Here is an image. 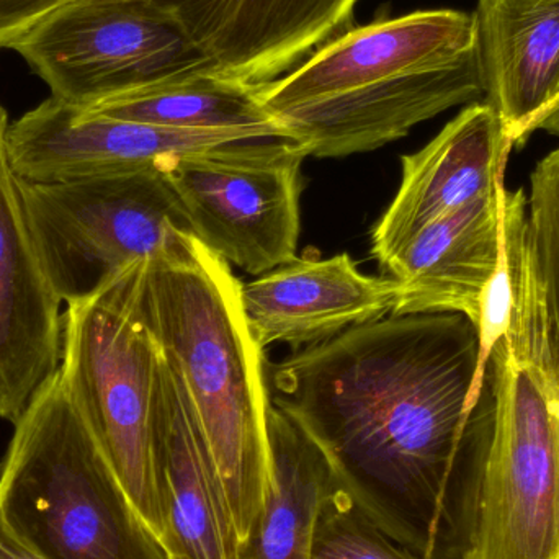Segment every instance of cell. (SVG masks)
<instances>
[{"label":"cell","mask_w":559,"mask_h":559,"mask_svg":"<svg viewBox=\"0 0 559 559\" xmlns=\"http://www.w3.org/2000/svg\"><path fill=\"white\" fill-rule=\"evenodd\" d=\"M271 476L236 559H311L324 499L338 486L318 443L285 413L269 409Z\"/></svg>","instance_id":"cell-18"},{"label":"cell","mask_w":559,"mask_h":559,"mask_svg":"<svg viewBox=\"0 0 559 559\" xmlns=\"http://www.w3.org/2000/svg\"><path fill=\"white\" fill-rule=\"evenodd\" d=\"M514 286L463 433L449 559H559V338L531 282Z\"/></svg>","instance_id":"cell-3"},{"label":"cell","mask_w":559,"mask_h":559,"mask_svg":"<svg viewBox=\"0 0 559 559\" xmlns=\"http://www.w3.org/2000/svg\"><path fill=\"white\" fill-rule=\"evenodd\" d=\"M12 49L51 97L81 108L190 75L218 74L186 29L146 0H74Z\"/></svg>","instance_id":"cell-9"},{"label":"cell","mask_w":559,"mask_h":559,"mask_svg":"<svg viewBox=\"0 0 559 559\" xmlns=\"http://www.w3.org/2000/svg\"><path fill=\"white\" fill-rule=\"evenodd\" d=\"M74 0H0V49L16 41Z\"/></svg>","instance_id":"cell-22"},{"label":"cell","mask_w":559,"mask_h":559,"mask_svg":"<svg viewBox=\"0 0 559 559\" xmlns=\"http://www.w3.org/2000/svg\"><path fill=\"white\" fill-rule=\"evenodd\" d=\"M0 468V515L45 559H170L141 518L61 371L15 424Z\"/></svg>","instance_id":"cell-5"},{"label":"cell","mask_w":559,"mask_h":559,"mask_svg":"<svg viewBox=\"0 0 559 559\" xmlns=\"http://www.w3.org/2000/svg\"><path fill=\"white\" fill-rule=\"evenodd\" d=\"M506 189L502 180L495 192L427 226L384 265L397 283L391 316L462 314L476 325L498 267Z\"/></svg>","instance_id":"cell-16"},{"label":"cell","mask_w":559,"mask_h":559,"mask_svg":"<svg viewBox=\"0 0 559 559\" xmlns=\"http://www.w3.org/2000/svg\"><path fill=\"white\" fill-rule=\"evenodd\" d=\"M231 265L186 231L147 259L141 306L151 334L209 440L239 540L264 502L271 476V390L264 348L246 318Z\"/></svg>","instance_id":"cell-4"},{"label":"cell","mask_w":559,"mask_h":559,"mask_svg":"<svg viewBox=\"0 0 559 559\" xmlns=\"http://www.w3.org/2000/svg\"><path fill=\"white\" fill-rule=\"evenodd\" d=\"M396 296L393 278L361 274L348 254L295 258L241 288L249 328L262 348L328 341L391 314Z\"/></svg>","instance_id":"cell-15"},{"label":"cell","mask_w":559,"mask_h":559,"mask_svg":"<svg viewBox=\"0 0 559 559\" xmlns=\"http://www.w3.org/2000/svg\"><path fill=\"white\" fill-rule=\"evenodd\" d=\"M176 20L218 74L249 85L282 78L350 28L360 0H146Z\"/></svg>","instance_id":"cell-11"},{"label":"cell","mask_w":559,"mask_h":559,"mask_svg":"<svg viewBox=\"0 0 559 559\" xmlns=\"http://www.w3.org/2000/svg\"><path fill=\"white\" fill-rule=\"evenodd\" d=\"M478 355L465 316H390L271 365L269 390L384 534L419 557L449 559Z\"/></svg>","instance_id":"cell-1"},{"label":"cell","mask_w":559,"mask_h":559,"mask_svg":"<svg viewBox=\"0 0 559 559\" xmlns=\"http://www.w3.org/2000/svg\"><path fill=\"white\" fill-rule=\"evenodd\" d=\"M147 259L66 305L62 381L141 518L160 538L153 469V403L160 348L141 306ZM163 542V540H160Z\"/></svg>","instance_id":"cell-6"},{"label":"cell","mask_w":559,"mask_h":559,"mask_svg":"<svg viewBox=\"0 0 559 559\" xmlns=\"http://www.w3.org/2000/svg\"><path fill=\"white\" fill-rule=\"evenodd\" d=\"M485 100L522 146L559 111V0H478Z\"/></svg>","instance_id":"cell-17"},{"label":"cell","mask_w":559,"mask_h":559,"mask_svg":"<svg viewBox=\"0 0 559 559\" xmlns=\"http://www.w3.org/2000/svg\"><path fill=\"white\" fill-rule=\"evenodd\" d=\"M16 182L36 254L64 306L124 265L156 255L174 231L190 233L156 166L71 182Z\"/></svg>","instance_id":"cell-7"},{"label":"cell","mask_w":559,"mask_h":559,"mask_svg":"<svg viewBox=\"0 0 559 559\" xmlns=\"http://www.w3.org/2000/svg\"><path fill=\"white\" fill-rule=\"evenodd\" d=\"M302 147L289 138L173 154L156 167L190 233L229 265L267 274L296 258Z\"/></svg>","instance_id":"cell-8"},{"label":"cell","mask_w":559,"mask_h":559,"mask_svg":"<svg viewBox=\"0 0 559 559\" xmlns=\"http://www.w3.org/2000/svg\"><path fill=\"white\" fill-rule=\"evenodd\" d=\"M512 150L498 111L481 100L466 105L423 150L401 157L400 189L371 235L381 267L427 226L495 192Z\"/></svg>","instance_id":"cell-14"},{"label":"cell","mask_w":559,"mask_h":559,"mask_svg":"<svg viewBox=\"0 0 559 559\" xmlns=\"http://www.w3.org/2000/svg\"><path fill=\"white\" fill-rule=\"evenodd\" d=\"M286 138L278 128L174 130L91 114L49 97L10 123L7 154L19 179L55 183L156 166L173 154Z\"/></svg>","instance_id":"cell-10"},{"label":"cell","mask_w":559,"mask_h":559,"mask_svg":"<svg viewBox=\"0 0 559 559\" xmlns=\"http://www.w3.org/2000/svg\"><path fill=\"white\" fill-rule=\"evenodd\" d=\"M540 131H547V133L559 136V111L558 114H555L554 117L548 118V120L545 121V124L542 127Z\"/></svg>","instance_id":"cell-24"},{"label":"cell","mask_w":559,"mask_h":559,"mask_svg":"<svg viewBox=\"0 0 559 559\" xmlns=\"http://www.w3.org/2000/svg\"><path fill=\"white\" fill-rule=\"evenodd\" d=\"M84 110L174 130H282L262 107L258 85L245 84L222 74L190 75L164 82L105 98Z\"/></svg>","instance_id":"cell-19"},{"label":"cell","mask_w":559,"mask_h":559,"mask_svg":"<svg viewBox=\"0 0 559 559\" xmlns=\"http://www.w3.org/2000/svg\"><path fill=\"white\" fill-rule=\"evenodd\" d=\"M519 241L542 314L559 337V146L532 173Z\"/></svg>","instance_id":"cell-20"},{"label":"cell","mask_w":559,"mask_h":559,"mask_svg":"<svg viewBox=\"0 0 559 559\" xmlns=\"http://www.w3.org/2000/svg\"><path fill=\"white\" fill-rule=\"evenodd\" d=\"M0 105V420L15 424L59 370L62 301L43 271L7 154Z\"/></svg>","instance_id":"cell-13"},{"label":"cell","mask_w":559,"mask_h":559,"mask_svg":"<svg viewBox=\"0 0 559 559\" xmlns=\"http://www.w3.org/2000/svg\"><path fill=\"white\" fill-rule=\"evenodd\" d=\"M311 559H426L384 534L338 485L322 502Z\"/></svg>","instance_id":"cell-21"},{"label":"cell","mask_w":559,"mask_h":559,"mask_svg":"<svg viewBox=\"0 0 559 559\" xmlns=\"http://www.w3.org/2000/svg\"><path fill=\"white\" fill-rule=\"evenodd\" d=\"M0 559H45L23 544L0 515Z\"/></svg>","instance_id":"cell-23"},{"label":"cell","mask_w":559,"mask_h":559,"mask_svg":"<svg viewBox=\"0 0 559 559\" xmlns=\"http://www.w3.org/2000/svg\"><path fill=\"white\" fill-rule=\"evenodd\" d=\"M153 469L160 540L170 559H236V531L209 440L163 352L153 403Z\"/></svg>","instance_id":"cell-12"},{"label":"cell","mask_w":559,"mask_h":559,"mask_svg":"<svg viewBox=\"0 0 559 559\" xmlns=\"http://www.w3.org/2000/svg\"><path fill=\"white\" fill-rule=\"evenodd\" d=\"M485 95L475 12L453 9L350 26L258 85L286 138L321 159L370 153Z\"/></svg>","instance_id":"cell-2"}]
</instances>
